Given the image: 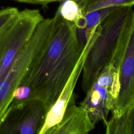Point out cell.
Here are the masks:
<instances>
[{
  "label": "cell",
  "mask_w": 134,
  "mask_h": 134,
  "mask_svg": "<svg viewBox=\"0 0 134 134\" xmlns=\"http://www.w3.org/2000/svg\"><path fill=\"white\" fill-rule=\"evenodd\" d=\"M134 16L132 7H119L100 24L98 36L83 67L82 88L86 93L100 72L112 61Z\"/></svg>",
  "instance_id": "obj_2"
},
{
  "label": "cell",
  "mask_w": 134,
  "mask_h": 134,
  "mask_svg": "<svg viewBox=\"0 0 134 134\" xmlns=\"http://www.w3.org/2000/svg\"><path fill=\"white\" fill-rule=\"evenodd\" d=\"M100 24L94 29L90 35L83 48L81 56L59 97L48 110L44 125L39 134H46L48 130L57 124L61 120L68 105L70 103L75 102L73 91L77 80L82 72L86 57L99 34Z\"/></svg>",
  "instance_id": "obj_8"
},
{
  "label": "cell",
  "mask_w": 134,
  "mask_h": 134,
  "mask_svg": "<svg viewBox=\"0 0 134 134\" xmlns=\"http://www.w3.org/2000/svg\"><path fill=\"white\" fill-rule=\"evenodd\" d=\"M119 7H107L84 14L75 25L78 40L84 48L94 29L110 13Z\"/></svg>",
  "instance_id": "obj_10"
},
{
  "label": "cell",
  "mask_w": 134,
  "mask_h": 134,
  "mask_svg": "<svg viewBox=\"0 0 134 134\" xmlns=\"http://www.w3.org/2000/svg\"><path fill=\"white\" fill-rule=\"evenodd\" d=\"M44 19L39 9L19 11L10 26L0 36V85L14 60Z\"/></svg>",
  "instance_id": "obj_4"
},
{
  "label": "cell",
  "mask_w": 134,
  "mask_h": 134,
  "mask_svg": "<svg viewBox=\"0 0 134 134\" xmlns=\"http://www.w3.org/2000/svg\"><path fill=\"white\" fill-rule=\"evenodd\" d=\"M17 8L8 7L0 9V36L10 26L19 13Z\"/></svg>",
  "instance_id": "obj_14"
},
{
  "label": "cell",
  "mask_w": 134,
  "mask_h": 134,
  "mask_svg": "<svg viewBox=\"0 0 134 134\" xmlns=\"http://www.w3.org/2000/svg\"><path fill=\"white\" fill-rule=\"evenodd\" d=\"M119 89L117 69L110 63L98 74L80 103L95 124L107 120L116 105Z\"/></svg>",
  "instance_id": "obj_5"
},
{
  "label": "cell",
  "mask_w": 134,
  "mask_h": 134,
  "mask_svg": "<svg viewBox=\"0 0 134 134\" xmlns=\"http://www.w3.org/2000/svg\"><path fill=\"white\" fill-rule=\"evenodd\" d=\"M53 17L50 37L20 84L28 89L29 99L41 100L48 111L59 97L84 48L75 24L63 18L57 10Z\"/></svg>",
  "instance_id": "obj_1"
},
{
  "label": "cell",
  "mask_w": 134,
  "mask_h": 134,
  "mask_svg": "<svg viewBox=\"0 0 134 134\" xmlns=\"http://www.w3.org/2000/svg\"><path fill=\"white\" fill-rule=\"evenodd\" d=\"M81 6L84 14L107 7H132L134 0H75Z\"/></svg>",
  "instance_id": "obj_12"
},
{
  "label": "cell",
  "mask_w": 134,
  "mask_h": 134,
  "mask_svg": "<svg viewBox=\"0 0 134 134\" xmlns=\"http://www.w3.org/2000/svg\"><path fill=\"white\" fill-rule=\"evenodd\" d=\"M47 113L39 99L12 102L0 124V134H39Z\"/></svg>",
  "instance_id": "obj_6"
},
{
  "label": "cell",
  "mask_w": 134,
  "mask_h": 134,
  "mask_svg": "<svg viewBox=\"0 0 134 134\" xmlns=\"http://www.w3.org/2000/svg\"><path fill=\"white\" fill-rule=\"evenodd\" d=\"M53 17L43 19L37 25L28 42L17 55L0 85V124L33 60L41 53L51 35Z\"/></svg>",
  "instance_id": "obj_3"
},
{
  "label": "cell",
  "mask_w": 134,
  "mask_h": 134,
  "mask_svg": "<svg viewBox=\"0 0 134 134\" xmlns=\"http://www.w3.org/2000/svg\"><path fill=\"white\" fill-rule=\"evenodd\" d=\"M119 84L116 105L112 116L118 117L129 109H134V16L125 41L119 60L115 65Z\"/></svg>",
  "instance_id": "obj_7"
},
{
  "label": "cell",
  "mask_w": 134,
  "mask_h": 134,
  "mask_svg": "<svg viewBox=\"0 0 134 134\" xmlns=\"http://www.w3.org/2000/svg\"><path fill=\"white\" fill-rule=\"evenodd\" d=\"M20 3H25L32 4H39L43 6H46L48 4L55 2H63L65 0H14Z\"/></svg>",
  "instance_id": "obj_15"
},
{
  "label": "cell",
  "mask_w": 134,
  "mask_h": 134,
  "mask_svg": "<svg viewBox=\"0 0 134 134\" xmlns=\"http://www.w3.org/2000/svg\"><path fill=\"white\" fill-rule=\"evenodd\" d=\"M86 109L74 102L66 107L60 121L46 134H86L95 128Z\"/></svg>",
  "instance_id": "obj_9"
},
{
  "label": "cell",
  "mask_w": 134,
  "mask_h": 134,
  "mask_svg": "<svg viewBox=\"0 0 134 134\" xmlns=\"http://www.w3.org/2000/svg\"><path fill=\"white\" fill-rule=\"evenodd\" d=\"M63 2L57 11L65 20L75 24L84 15L81 6L75 0H65Z\"/></svg>",
  "instance_id": "obj_13"
},
{
  "label": "cell",
  "mask_w": 134,
  "mask_h": 134,
  "mask_svg": "<svg viewBox=\"0 0 134 134\" xmlns=\"http://www.w3.org/2000/svg\"><path fill=\"white\" fill-rule=\"evenodd\" d=\"M106 134H134V109H129L118 117L104 121Z\"/></svg>",
  "instance_id": "obj_11"
}]
</instances>
